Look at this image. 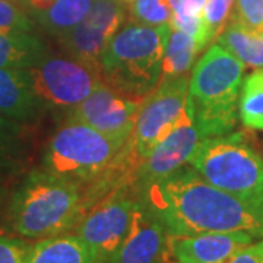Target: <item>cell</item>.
Wrapping results in <instances>:
<instances>
[{"label":"cell","instance_id":"obj_1","mask_svg":"<svg viewBox=\"0 0 263 263\" xmlns=\"http://www.w3.org/2000/svg\"><path fill=\"white\" fill-rule=\"evenodd\" d=\"M168 235L246 231L263 238V205L215 187L193 167L136 190Z\"/></svg>","mask_w":263,"mask_h":263},{"label":"cell","instance_id":"obj_2","mask_svg":"<svg viewBox=\"0 0 263 263\" xmlns=\"http://www.w3.org/2000/svg\"><path fill=\"white\" fill-rule=\"evenodd\" d=\"M245 65L219 44L208 48L189 81V111L200 139L227 135L238 117Z\"/></svg>","mask_w":263,"mask_h":263},{"label":"cell","instance_id":"obj_3","mask_svg":"<svg viewBox=\"0 0 263 263\" xmlns=\"http://www.w3.org/2000/svg\"><path fill=\"white\" fill-rule=\"evenodd\" d=\"M170 25H124L116 32L100 59L105 85L124 97L142 101L160 84Z\"/></svg>","mask_w":263,"mask_h":263},{"label":"cell","instance_id":"obj_4","mask_svg":"<svg viewBox=\"0 0 263 263\" xmlns=\"http://www.w3.org/2000/svg\"><path fill=\"white\" fill-rule=\"evenodd\" d=\"M10 222L25 238L43 240L73 230L82 216V190L73 180L32 171L10 203Z\"/></svg>","mask_w":263,"mask_h":263},{"label":"cell","instance_id":"obj_5","mask_svg":"<svg viewBox=\"0 0 263 263\" xmlns=\"http://www.w3.org/2000/svg\"><path fill=\"white\" fill-rule=\"evenodd\" d=\"M189 164L215 187L263 205V154L247 133L202 139Z\"/></svg>","mask_w":263,"mask_h":263},{"label":"cell","instance_id":"obj_6","mask_svg":"<svg viewBox=\"0 0 263 263\" xmlns=\"http://www.w3.org/2000/svg\"><path fill=\"white\" fill-rule=\"evenodd\" d=\"M123 146L92 126L69 119L48 142L44 170L82 186L100 176Z\"/></svg>","mask_w":263,"mask_h":263},{"label":"cell","instance_id":"obj_7","mask_svg":"<svg viewBox=\"0 0 263 263\" xmlns=\"http://www.w3.org/2000/svg\"><path fill=\"white\" fill-rule=\"evenodd\" d=\"M139 195L123 187L89 208L75 226V234L89 247L98 263H107L124 241Z\"/></svg>","mask_w":263,"mask_h":263},{"label":"cell","instance_id":"obj_8","mask_svg":"<svg viewBox=\"0 0 263 263\" xmlns=\"http://www.w3.org/2000/svg\"><path fill=\"white\" fill-rule=\"evenodd\" d=\"M189 81L164 79L139 104L130 138L143 160L189 113Z\"/></svg>","mask_w":263,"mask_h":263},{"label":"cell","instance_id":"obj_9","mask_svg":"<svg viewBox=\"0 0 263 263\" xmlns=\"http://www.w3.org/2000/svg\"><path fill=\"white\" fill-rule=\"evenodd\" d=\"M28 72L40 101L57 108H75L103 84L95 67L72 57L48 56Z\"/></svg>","mask_w":263,"mask_h":263},{"label":"cell","instance_id":"obj_10","mask_svg":"<svg viewBox=\"0 0 263 263\" xmlns=\"http://www.w3.org/2000/svg\"><path fill=\"white\" fill-rule=\"evenodd\" d=\"M126 13L127 6L120 0H94L86 18L60 35V43L72 59L98 70L104 50L123 27Z\"/></svg>","mask_w":263,"mask_h":263},{"label":"cell","instance_id":"obj_11","mask_svg":"<svg viewBox=\"0 0 263 263\" xmlns=\"http://www.w3.org/2000/svg\"><path fill=\"white\" fill-rule=\"evenodd\" d=\"M139 104L141 101L124 97L103 82L72 108L69 119L86 123L113 141L126 143L135 129Z\"/></svg>","mask_w":263,"mask_h":263},{"label":"cell","instance_id":"obj_12","mask_svg":"<svg viewBox=\"0 0 263 263\" xmlns=\"http://www.w3.org/2000/svg\"><path fill=\"white\" fill-rule=\"evenodd\" d=\"M168 256V234L139 195L130 230L107 263H167Z\"/></svg>","mask_w":263,"mask_h":263},{"label":"cell","instance_id":"obj_13","mask_svg":"<svg viewBox=\"0 0 263 263\" xmlns=\"http://www.w3.org/2000/svg\"><path fill=\"white\" fill-rule=\"evenodd\" d=\"M200 141L199 132L189 111L186 117L157 146H154L143 160L138 171L135 189L141 190L154 181L165 179L176 170L189 164Z\"/></svg>","mask_w":263,"mask_h":263},{"label":"cell","instance_id":"obj_14","mask_svg":"<svg viewBox=\"0 0 263 263\" xmlns=\"http://www.w3.org/2000/svg\"><path fill=\"white\" fill-rule=\"evenodd\" d=\"M246 231L168 235L170 256L180 263H228L243 247L253 243Z\"/></svg>","mask_w":263,"mask_h":263},{"label":"cell","instance_id":"obj_15","mask_svg":"<svg viewBox=\"0 0 263 263\" xmlns=\"http://www.w3.org/2000/svg\"><path fill=\"white\" fill-rule=\"evenodd\" d=\"M41 105L28 69L0 67V113L25 120L34 117Z\"/></svg>","mask_w":263,"mask_h":263},{"label":"cell","instance_id":"obj_16","mask_svg":"<svg viewBox=\"0 0 263 263\" xmlns=\"http://www.w3.org/2000/svg\"><path fill=\"white\" fill-rule=\"evenodd\" d=\"M25 263H98L76 234L48 237L31 245Z\"/></svg>","mask_w":263,"mask_h":263},{"label":"cell","instance_id":"obj_17","mask_svg":"<svg viewBox=\"0 0 263 263\" xmlns=\"http://www.w3.org/2000/svg\"><path fill=\"white\" fill-rule=\"evenodd\" d=\"M48 56L44 43L29 32L0 34V67L29 69Z\"/></svg>","mask_w":263,"mask_h":263},{"label":"cell","instance_id":"obj_18","mask_svg":"<svg viewBox=\"0 0 263 263\" xmlns=\"http://www.w3.org/2000/svg\"><path fill=\"white\" fill-rule=\"evenodd\" d=\"M216 44L230 51L245 66L263 69V34L230 21L216 38Z\"/></svg>","mask_w":263,"mask_h":263},{"label":"cell","instance_id":"obj_19","mask_svg":"<svg viewBox=\"0 0 263 263\" xmlns=\"http://www.w3.org/2000/svg\"><path fill=\"white\" fill-rule=\"evenodd\" d=\"M202 47L187 34L171 28L161 67V81L187 75ZM160 81V82H161Z\"/></svg>","mask_w":263,"mask_h":263},{"label":"cell","instance_id":"obj_20","mask_svg":"<svg viewBox=\"0 0 263 263\" xmlns=\"http://www.w3.org/2000/svg\"><path fill=\"white\" fill-rule=\"evenodd\" d=\"M92 2L94 0H54L47 9L38 10V22L50 34L60 37L86 18Z\"/></svg>","mask_w":263,"mask_h":263},{"label":"cell","instance_id":"obj_21","mask_svg":"<svg viewBox=\"0 0 263 263\" xmlns=\"http://www.w3.org/2000/svg\"><path fill=\"white\" fill-rule=\"evenodd\" d=\"M238 116L246 127L263 132V69H256L243 81Z\"/></svg>","mask_w":263,"mask_h":263},{"label":"cell","instance_id":"obj_22","mask_svg":"<svg viewBox=\"0 0 263 263\" xmlns=\"http://www.w3.org/2000/svg\"><path fill=\"white\" fill-rule=\"evenodd\" d=\"M127 10L133 22L151 27L170 25L173 16L168 0H132Z\"/></svg>","mask_w":263,"mask_h":263},{"label":"cell","instance_id":"obj_23","mask_svg":"<svg viewBox=\"0 0 263 263\" xmlns=\"http://www.w3.org/2000/svg\"><path fill=\"white\" fill-rule=\"evenodd\" d=\"M235 0H208L203 9V19L209 31V38L214 41L224 31L231 19V9Z\"/></svg>","mask_w":263,"mask_h":263},{"label":"cell","instance_id":"obj_24","mask_svg":"<svg viewBox=\"0 0 263 263\" xmlns=\"http://www.w3.org/2000/svg\"><path fill=\"white\" fill-rule=\"evenodd\" d=\"M230 21L263 34V0H235Z\"/></svg>","mask_w":263,"mask_h":263},{"label":"cell","instance_id":"obj_25","mask_svg":"<svg viewBox=\"0 0 263 263\" xmlns=\"http://www.w3.org/2000/svg\"><path fill=\"white\" fill-rule=\"evenodd\" d=\"M32 22L29 18L9 0H0V34L12 32H29Z\"/></svg>","mask_w":263,"mask_h":263},{"label":"cell","instance_id":"obj_26","mask_svg":"<svg viewBox=\"0 0 263 263\" xmlns=\"http://www.w3.org/2000/svg\"><path fill=\"white\" fill-rule=\"evenodd\" d=\"M170 27L187 34L189 37H192L195 41H197V44L202 47V50L211 43L209 31L206 28L203 15H200V16H183V15L173 13Z\"/></svg>","mask_w":263,"mask_h":263},{"label":"cell","instance_id":"obj_27","mask_svg":"<svg viewBox=\"0 0 263 263\" xmlns=\"http://www.w3.org/2000/svg\"><path fill=\"white\" fill-rule=\"evenodd\" d=\"M29 247L21 238L0 235V263H25Z\"/></svg>","mask_w":263,"mask_h":263},{"label":"cell","instance_id":"obj_28","mask_svg":"<svg viewBox=\"0 0 263 263\" xmlns=\"http://www.w3.org/2000/svg\"><path fill=\"white\" fill-rule=\"evenodd\" d=\"M173 13L183 16H200L208 0H168Z\"/></svg>","mask_w":263,"mask_h":263},{"label":"cell","instance_id":"obj_29","mask_svg":"<svg viewBox=\"0 0 263 263\" xmlns=\"http://www.w3.org/2000/svg\"><path fill=\"white\" fill-rule=\"evenodd\" d=\"M228 263H263V240L243 247Z\"/></svg>","mask_w":263,"mask_h":263},{"label":"cell","instance_id":"obj_30","mask_svg":"<svg viewBox=\"0 0 263 263\" xmlns=\"http://www.w3.org/2000/svg\"><path fill=\"white\" fill-rule=\"evenodd\" d=\"M15 130H16V126L12 122H8L0 113V145L5 141H8Z\"/></svg>","mask_w":263,"mask_h":263},{"label":"cell","instance_id":"obj_31","mask_svg":"<svg viewBox=\"0 0 263 263\" xmlns=\"http://www.w3.org/2000/svg\"><path fill=\"white\" fill-rule=\"evenodd\" d=\"M54 0H29V3H31V6L34 8V9L37 10H44L47 9L48 6L53 3Z\"/></svg>","mask_w":263,"mask_h":263},{"label":"cell","instance_id":"obj_32","mask_svg":"<svg viewBox=\"0 0 263 263\" xmlns=\"http://www.w3.org/2000/svg\"><path fill=\"white\" fill-rule=\"evenodd\" d=\"M120 2H122V3H124V5H126V6H127V5H129V3H130L132 0H120Z\"/></svg>","mask_w":263,"mask_h":263},{"label":"cell","instance_id":"obj_33","mask_svg":"<svg viewBox=\"0 0 263 263\" xmlns=\"http://www.w3.org/2000/svg\"><path fill=\"white\" fill-rule=\"evenodd\" d=\"M177 263H180V262H177Z\"/></svg>","mask_w":263,"mask_h":263}]
</instances>
